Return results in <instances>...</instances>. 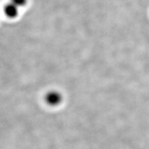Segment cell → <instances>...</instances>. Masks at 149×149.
<instances>
[{
    "label": "cell",
    "instance_id": "cell-1",
    "mask_svg": "<svg viewBox=\"0 0 149 149\" xmlns=\"http://www.w3.org/2000/svg\"><path fill=\"white\" fill-rule=\"evenodd\" d=\"M4 13L9 18H15L19 13V8L13 3H9L4 7Z\"/></svg>",
    "mask_w": 149,
    "mask_h": 149
},
{
    "label": "cell",
    "instance_id": "cell-2",
    "mask_svg": "<svg viewBox=\"0 0 149 149\" xmlns=\"http://www.w3.org/2000/svg\"><path fill=\"white\" fill-rule=\"evenodd\" d=\"M61 95L57 92H50L46 97V101L50 104H57L61 101Z\"/></svg>",
    "mask_w": 149,
    "mask_h": 149
},
{
    "label": "cell",
    "instance_id": "cell-3",
    "mask_svg": "<svg viewBox=\"0 0 149 149\" xmlns=\"http://www.w3.org/2000/svg\"><path fill=\"white\" fill-rule=\"evenodd\" d=\"M11 3H13L18 8L24 6L27 3V0H11Z\"/></svg>",
    "mask_w": 149,
    "mask_h": 149
}]
</instances>
